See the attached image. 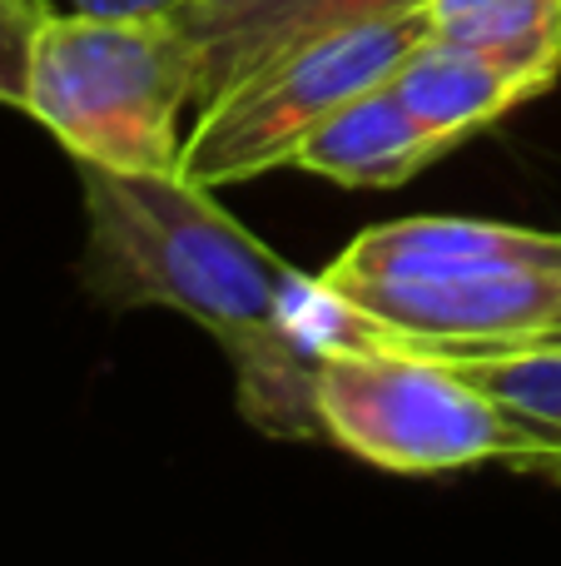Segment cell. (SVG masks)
<instances>
[{
  "instance_id": "obj_10",
  "label": "cell",
  "mask_w": 561,
  "mask_h": 566,
  "mask_svg": "<svg viewBox=\"0 0 561 566\" xmlns=\"http://www.w3.org/2000/svg\"><path fill=\"white\" fill-rule=\"evenodd\" d=\"M473 378L493 402H502L517 422L542 432L561 458V338H532L512 348H433Z\"/></svg>"
},
{
  "instance_id": "obj_9",
  "label": "cell",
  "mask_w": 561,
  "mask_h": 566,
  "mask_svg": "<svg viewBox=\"0 0 561 566\" xmlns=\"http://www.w3.org/2000/svg\"><path fill=\"white\" fill-rule=\"evenodd\" d=\"M433 40L477 55L507 60L517 70L561 75V0H423Z\"/></svg>"
},
{
  "instance_id": "obj_7",
  "label": "cell",
  "mask_w": 561,
  "mask_h": 566,
  "mask_svg": "<svg viewBox=\"0 0 561 566\" xmlns=\"http://www.w3.org/2000/svg\"><path fill=\"white\" fill-rule=\"evenodd\" d=\"M447 139L433 135L403 105L393 80L353 95L298 145L294 169L334 179L343 189H398L447 155Z\"/></svg>"
},
{
  "instance_id": "obj_13",
  "label": "cell",
  "mask_w": 561,
  "mask_h": 566,
  "mask_svg": "<svg viewBox=\"0 0 561 566\" xmlns=\"http://www.w3.org/2000/svg\"><path fill=\"white\" fill-rule=\"evenodd\" d=\"M547 338H561V328H552V333H547Z\"/></svg>"
},
{
  "instance_id": "obj_5",
  "label": "cell",
  "mask_w": 561,
  "mask_h": 566,
  "mask_svg": "<svg viewBox=\"0 0 561 566\" xmlns=\"http://www.w3.org/2000/svg\"><path fill=\"white\" fill-rule=\"evenodd\" d=\"M427 35L433 25L417 6L328 30L274 55L194 115L179 149V175L189 185L229 189L268 169H294L298 145L353 95L393 80Z\"/></svg>"
},
{
  "instance_id": "obj_2",
  "label": "cell",
  "mask_w": 561,
  "mask_h": 566,
  "mask_svg": "<svg viewBox=\"0 0 561 566\" xmlns=\"http://www.w3.org/2000/svg\"><path fill=\"white\" fill-rule=\"evenodd\" d=\"M383 338L413 348H512L561 328V234L493 219L373 224L318 274Z\"/></svg>"
},
{
  "instance_id": "obj_12",
  "label": "cell",
  "mask_w": 561,
  "mask_h": 566,
  "mask_svg": "<svg viewBox=\"0 0 561 566\" xmlns=\"http://www.w3.org/2000/svg\"><path fill=\"white\" fill-rule=\"evenodd\" d=\"M184 0H70V10H95V15H169Z\"/></svg>"
},
{
  "instance_id": "obj_6",
  "label": "cell",
  "mask_w": 561,
  "mask_h": 566,
  "mask_svg": "<svg viewBox=\"0 0 561 566\" xmlns=\"http://www.w3.org/2000/svg\"><path fill=\"white\" fill-rule=\"evenodd\" d=\"M417 6L423 0H184L174 15L184 20L199 55L194 115L304 40Z\"/></svg>"
},
{
  "instance_id": "obj_3",
  "label": "cell",
  "mask_w": 561,
  "mask_h": 566,
  "mask_svg": "<svg viewBox=\"0 0 561 566\" xmlns=\"http://www.w3.org/2000/svg\"><path fill=\"white\" fill-rule=\"evenodd\" d=\"M199 95V55L184 20L50 10L30 40L25 115L75 165L169 175L184 149V109Z\"/></svg>"
},
{
  "instance_id": "obj_1",
  "label": "cell",
  "mask_w": 561,
  "mask_h": 566,
  "mask_svg": "<svg viewBox=\"0 0 561 566\" xmlns=\"http://www.w3.org/2000/svg\"><path fill=\"white\" fill-rule=\"evenodd\" d=\"M85 259L80 279L105 308H174L234 363V402L248 428L318 442V353L288 323L294 269L258 244L214 189L169 175H119L80 165Z\"/></svg>"
},
{
  "instance_id": "obj_11",
  "label": "cell",
  "mask_w": 561,
  "mask_h": 566,
  "mask_svg": "<svg viewBox=\"0 0 561 566\" xmlns=\"http://www.w3.org/2000/svg\"><path fill=\"white\" fill-rule=\"evenodd\" d=\"M50 15L45 0H0V105H25V60L40 20Z\"/></svg>"
},
{
  "instance_id": "obj_8",
  "label": "cell",
  "mask_w": 561,
  "mask_h": 566,
  "mask_svg": "<svg viewBox=\"0 0 561 566\" xmlns=\"http://www.w3.org/2000/svg\"><path fill=\"white\" fill-rule=\"evenodd\" d=\"M403 105L423 119L433 135H443L447 145L477 135V129L497 125L507 109L537 99L542 90H552V80L532 75V70H517L507 60L477 55L463 45H443V40L427 35L413 55L398 65L393 75Z\"/></svg>"
},
{
  "instance_id": "obj_4",
  "label": "cell",
  "mask_w": 561,
  "mask_h": 566,
  "mask_svg": "<svg viewBox=\"0 0 561 566\" xmlns=\"http://www.w3.org/2000/svg\"><path fill=\"white\" fill-rule=\"evenodd\" d=\"M314 402L324 438L383 472H457L477 462L561 468L542 432L517 422L443 353L383 333L324 353Z\"/></svg>"
}]
</instances>
